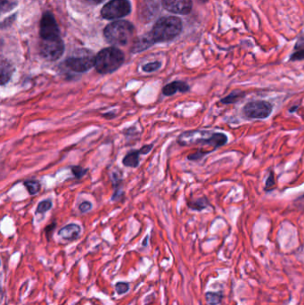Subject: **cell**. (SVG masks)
I'll list each match as a JSON object with an SVG mask.
<instances>
[{
    "mask_svg": "<svg viewBox=\"0 0 304 305\" xmlns=\"http://www.w3.org/2000/svg\"><path fill=\"white\" fill-rule=\"evenodd\" d=\"M190 87L185 82L181 81H175V82L169 83L166 86L164 87L163 88V94L164 96H173L175 95L177 92H185L189 91Z\"/></svg>",
    "mask_w": 304,
    "mask_h": 305,
    "instance_id": "cell-11",
    "label": "cell"
},
{
    "mask_svg": "<svg viewBox=\"0 0 304 305\" xmlns=\"http://www.w3.org/2000/svg\"><path fill=\"white\" fill-rule=\"evenodd\" d=\"M187 206L194 211L201 212V211L206 209L207 207L211 206V204H210L209 200L207 199V197L204 196V197H201V198H198L196 200L188 202Z\"/></svg>",
    "mask_w": 304,
    "mask_h": 305,
    "instance_id": "cell-16",
    "label": "cell"
},
{
    "mask_svg": "<svg viewBox=\"0 0 304 305\" xmlns=\"http://www.w3.org/2000/svg\"><path fill=\"white\" fill-rule=\"evenodd\" d=\"M91 208H92V205H91L89 202H87V201L82 202V204L79 206V209H80V211H81L82 213H87V212H88Z\"/></svg>",
    "mask_w": 304,
    "mask_h": 305,
    "instance_id": "cell-26",
    "label": "cell"
},
{
    "mask_svg": "<svg viewBox=\"0 0 304 305\" xmlns=\"http://www.w3.org/2000/svg\"><path fill=\"white\" fill-rule=\"evenodd\" d=\"M81 231H82V228L77 224H68L64 226V228L60 229L58 235L64 240L73 241V240H76L79 236L81 235Z\"/></svg>",
    "mask_w": 304,
    "mask_h": 305,
    "instance_id": "cell-12",
    "label": "cell"
},
{
    "mask_svg": "<svg viewBox=\"0 0 304 305\" xmlns=\"http://www.w3.org/2000/svg\"><path fill=\"white\" fill-rule=\"evenodd\" d=\"M153 147H154L153 145H145L143 147H141L139 149L141 155H147L148 153H150V151L153 149Z\"/></svg>",
    "mask_w": 304,
    "mask_h": 305,
    "instance_id": "cell-27",
    "label": "cell"
},
{
    "mask_svg": "<svg viewBox=\"0 0 304 305\" xmlns=\"http://www.w3.org/2000/svg\"><path fill=\"white\" fill-rule=\"evenodd\" d=\"M181 146L193 145H206L213 146L214 150L225 146L228 141L226 134L222 132H213L211 131H188L181 133L177 139Z\"/></svg>",
    "mask_w": 304,
    "mask_h": 305,
    "instance_id": "cell-1",
    "label": "cell"
},
{
    "mask_svg": "<svg viewBox=\"0 0 304 305\" xmlns=\"http://www.w3.org/2000/svg\"><path fill=\"white\" fill-rule=\"evenodd\" d=\"M205 298H206V301H207V303L210 305H217L221 302L222 296L219 293H212V292H209V293L206 294Z\"/></svg>",
    "mask_w": 304,
    "mask_h": 305,
    "instance_id": "cell-18",
    "label": "cell"
},
{
    "mask_svg": "<svg viewBox=\"0 0 304 305\" xmlns=\"http://www.w3.org/2000/svg\"><path fill=\"white\" fill-rule=\"evenodd\" d=\"M71 170L73 172V175L77 178H82L87 173V169L82 168L81 166H72Z\"/></svg>",
    "mask_w": 304,
    "mask_h": 305,
    "instance_id": "cell-23",
    "label": "cell"
},
{
    "mask_svg": "<svg viewBox=\"0 0 304 305\" xmlns=\"http://www.w3.org/2000/svg\"><path fill=\"white\" fill-rule=\"evenodd\" d=\"M131 6L128 0H112L102 8L101 14L107 20L122 18L130 13Z\"/></svg>",
    "mask_w": 304,
    "mask_h": 305,
    "instance_id": "cell-7",
    "label": "cell"
},
{
    "mask_svg": "<svg viewBox=\"0 0 304 305\" xmlns=\"http://www.w3.org/2000/svg\"><path fill=\"white\" fill-rule=\"evenodd\" d=\"M164 8L174 14H187L192 10V0H163Z\"/></svg>",
    "mask_w": 304,
    "mask_h": 305,
    "instance_id": "cell-10",
    "label": "cell"
},
{
    "mask_svg": "<svg viewBox=\"0 0 304 305\" xmlns=\"http://www.w3.org/2000/svg\"><path fill=\"white\" fill-rule=\"evenodd\" d=\"M273 108L274 106L268 101H250L243 106L242 114L250 120H265L271 115Z\"/></svg>",
    "mask_w": 304,
    "mask_h": 305,
    "instance_id": "cell-5",
    "label": "cell"
},
{
    "mask_svg": "<svg viewBox=\"0 0 304 305\" xmlns=\"http://www.w3.org/2000/svg\"><path fill=\"white\" fill-rule=\"evenodd\" d=\"M52 207V201L49 199L41 201L37 207V214H45L47 211H49Z\"/></svg>",
    "mask_w": 304,
    "mask_h": 305,
    "instance_id": "cell-19",
    "label": "cell"
},
{
    "mask_svg": "<svg viewBox=\"0 0 304 305\" xmlns=\"http://www.w3.org/2000/svg\"><path fill=\"white\" fill-rule=\"evenodd\" d=\"M201 1H207V0H201Z\"/></svg>",
    "mask_w": 304,
    "mask_h": 305,
    "instance_id": "cell-31",
    "label": "cell"
},
{
    "mask_svg": "<svg viewBox=\"0 0 304 305\" xmlns=\"http://www.w3.org/2000/svg\"><path fill=\"white\" fill-rule=\"evenodd\" d=\"M23 185L26 187L31 196L36 195L41 190V183L37 180H26L24 181Z\"/></svg>",
    "mask_w": 304,
    "mask_h": 305,
    "instance_id": "cell-17",
    "label": "cell"
},
{
    "mask_svg": "<svg viewBox=\"0 0 304 305\" xmlns=\"http://www.w3.org/2000/svg\"><path fill=\"white\" fill-rule=\"evenodd\" d=\"M95 57L93 55H85L81 56H73L69 57L64 62V64L67 68L72 70L75 73H85L95 66Z\"/></svg>",
    "mask_w": 304,
    "mask_h": 305,
    "instance_id": "cell-8",
    "label": "cell"
},
{
    "mask_svg": "<svg viewBox=\"0 0 304 305\" xmlns=\"http://www.w3.org/2000/svg\"><path fill=\"white\" fill-rule=\"evenodd\" d=\"M162 66L161 62H153V63H149V64H146L142 67L143 71L145 73H153L157 71L160 67Z\"/></svg>",
    "mask_w": 304,
    "mask_h": 305,
    "instance_id": "cell-22",
    "label": "cell"
},
{
    "mask_svg": "<svg viewBox=\"0 0 304 305\" xmlns=\"http://www.w3.org/2000/svg\"><path fill=\"white\" fill-rule=\"evenodd\" d=\"M276 186V180H275V174L273 172L269 173L268 178L266 180V184H265V187H264V190L265 191H271L274 188L273 187Z\"/></svg>",
    "mask_w": 304,
    "mask_h": 305,
    "instance_id": "cell-21",
    "label": "cell"
},
{
    "mask_svg": "<svg viewBox=\"0 0 304 305\" xmlns=\"http://www.w3.org/2000/svg\"><path fill=\"white\" fill-rule=\"evenodd\" d=\"M139 155H141L140 151L134 150L130 152L129 154L125 155L123 158V165L130 167V168H136L139 164Z\"/></svg>",
    "mask_w": 304,
    "mask_h": 305,
    "instance_id": "cell-14",
    "label": "cell"
},
{
    "mask_svg": "<svg viewBox=\"0 0 304 305\" xmlns=\"http://www.w3.org/2000/svg\"><path fill=\"white\" fill-rule=\"evenodd\" d=\"M88 1H90L92 3H95V4H98V3H101V2H103L104 0H88Z\"/></svg>",
    "mask_w": 304,
    "mask_h": 305,
    "instance_id": "cell-29",
    "label": "cell"
},
{
    "mask_svg": "<svg viewBox=\"0 0 304 305\" xmlns=\"http://www.w3.org/2000/svg\"><path fill=\"white\" fill-rule=\"evenodd\" d=\"M147 238H148V237H145V242H144V246H145V245H146V241H147Z\"/></svg>",
    "mask_w": 304,
    "mask_h": 305,
    "instance_id": "cell-30",
    "label": "cell"
},
{
    "mask_svg": "<svg viewBox=\"0 0 304 305\" xmlns=\"http://www.w3.org/2000/svg\"><path fill=\"white\" fill-rule=\"evenodd\" d=\"M14 69L13 65L6 60H2L1 62V85L4 86L9 82L14 73Z\"/></svg>",
    "mask_w": 304,
    "mask_h": 305,
    "instance_id": "cell-13",
    "label": "cell"
},
{
    "mask_svg": "<svg viewBox=\"0 0 304 305\" xmlns=\"http://www.w3.org/2000/svg\"><path fill=\"white\" fill-rule=\"evenodd\" d=\"M64 51V43L60 37L41 41L40 52L44 59L51 62L56 61L63 55Z\"/></svg>",
    "mask_w": 304,
    "mask_h": 305,
    "instance_id": "cell-6",
    "label": "cell"
},
{
    "mask_svg": "<svg viewBox=\"0 0 304 305\" xmlns=\"http://www.w3.org/2000/svg\"><path fill=\"white\" fill-rule=\"evenodd\" d=\"M304 60V48L299 49V50L295 51L294 54H292L290 56V61H302Z\"/></svg>",
    "mask_w": 304,
    "mask_h": 305,
    "instance_id": "cell-25",
    "label": "cell"
},
{
    "mask_svg": "<svg viewBox=\"0 0 304 305\" xmlns=\"http://www.w3.org/2000/svg\"><path fill=\"white\" fill-rule=\"evenodd\" d=\"M134 26L126 21L110 23L105 29V40L114 46H124L134 35Z\"/></svg>",
    "mask_w": 304,
    "mask_h": 305,
    "instance_id": "cell-4",
    "label": "cell"
},
{
    "mask_svg": "<svg viewBox=\"0 0 304 305\" xmlns=\"http://www.w3.org/2000/svg\"><path fill=\"white\" fill-rule=\"evenodd\" d=\"M245 96V92L241 91V90H234L231 93H229L227 96L221 98L219 102L224 105H231V104H236V102L243 99Z\"/></svg>",
    "mask_w": 304,
    "mask_h": 305,
    "instance_id": "cell-15",
    "label": "cell"
},
{
    "mask_svg": "<svg viewBox=\"0 0 304 305\" xmlns=\"http://www.w3.org/2000/svg\"><path fill=\"white\" fill-rule=\"evenodd\" d=\"M129 289H130V285L127 282H118L115 285V290L118 295H123L127 293Z\"/></svg>",
    "mask_w": 304,
    "mask_h": 305,
    "instance_id": "cell-24",
    "label": "cell"
},
{
    "mask_svg": "<svg viewBox=\"0 0 304 305\" xmlns=\"http://www.w3.org/2000/svg\"><path fill=\"white\" fill-rule=\"evenodd\" d=\"M41 36L42 40L59 37V30L53 14L45 13L41 19Z\"/></svg>",
    "mask_w": 304,
    "mask_h": 305,
    "instance_id": "cell-9",
    "label": "cell"
},
{
    "mask_svg": "<svg viewBox=\"0 0 304 305\" xmlns=\"http://www.w3.org/2000/svg\"><path fill=\"white\" fill-rule=\"evenodd\" d=\"M181 31V20L175 16H167L157 21L150 37L154 42H166L178 36Z\"/></svg>",
    "mask_w": 304,
    "mask_h": 305,
    "instance_id": "cell-2",
    "label": "cell"
},
{
    "mask_svg": "<svg viewBox=\"0 0 304 305\" xmlns=\"http://www.w3.org/2000/svg\"><path fill=\"white\" fill-rule=\"evenodd\" d=\"M124 54L116 47H107L95 56V67L100 74H109L118 70L124 62Z\"/></svg>",
    "mask_w": 304,
    "mask_h": 305,
    "instance_id": "cell-3",
    "label": "cell"
},
{
    "mask_svg": "<svg viewBox=\"0 0 304 305\" xmlns=\"http://www.w3.org/2000/svg\"><path fill=\"white\" fill-rule=\"evenodd\" d=\"M295 204L299 207L300 209H304V194L295 200Z\"/></svg>",
    "mask_w": 304,
    "mask_h": 305,
    "instance_id": "cell-28",
    "label": "cell"
},
{
    "mask_svg": "<svg viewBox=\"0 0 304 305\" xmlns=\"http://www.w3.org/2000/svg\"><path fill=\"white\" fill-rule=\"evenodd\" d=\"M213 151H203L198 150L196 151L195 153H193L191 155L187 156V159L189 161H199V160L204 158L205 155H209Z\"/></svg>",
    "mask_w": 304,
    "mask_h": 305,
    "instance_id": "cell-20",
    "label": "cell"
}]
</instances>
